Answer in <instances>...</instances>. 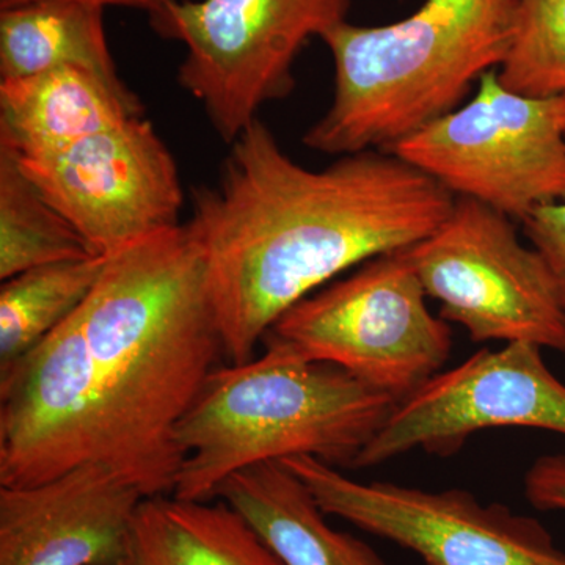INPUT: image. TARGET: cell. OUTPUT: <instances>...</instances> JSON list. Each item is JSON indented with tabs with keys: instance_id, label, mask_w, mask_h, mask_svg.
Segmentation results:
<instances>
[{
	"instance_id": "8992f818",
	"label": "cell",
	"mask_w": 565,
	"mask_h": 565,
	"mask_svg": "<svg viewBox=\"0 0 565 565\" xmlns=\"http://www.w3.org/2000/svg\"><path fill=\"white\" fill-rule=\"evenodd\" d=\"M427 299L404 248L363 263L294 305L269 334L397 404L440 374L451 356V326L430 311Z\"/></svg>"
},
{
	"instance_id": "2e32d148",
	"label": "cell",
	"mask_w": 565,
	"mask_h": 565,
	"mask_svg": "<svg viewBox=\"0 0 565 565\" xmlns=\"http://www.w3.org/2000/svg\"><path fill=\"white\" fill-rule=\"evenodd\" d=\"M62 66H81L122 81L102 7L35 0L0 10V81L24 79Z\"/></svg>"
},
{
	"instance_id": "603a6c76",
	"label": "cell",
	"mask_w": 565,
	"mask_h": 565,
	"mask_svg": "<svg viewBox=\"0 0 565 565\" xmlns=\"http://www.w3.org/2000/svg\"><path fill=\"white\" fill-rule=\"evenodd\" d=\"M117 565H131V564H129V563H125V564H117Z\"/></svg>"
},
{
	"instance_id": "d6986e66",
	"label": "cell",
	"mask_w": 565,
	"mask_h": 565,
	"mask_svg": "<svg viewBox=\"0 0 565 565\" xmlns=\"http://www.w3.org/2000/svg\"><path fill=\"white\" fill-rule=\"evenodd\" d=\"M497 74L519 95L565 96V0L516 2L514 35Z\"/></svg>"
},
{
	"instance_id": "52a82bcc",
	"label": "cell",
	"mask_w": 565,
	"mask_h": 565,
	"mask_svg": "<svg viewBox=\"0 0 565 565\" xmlns=\"http://www.w3.org/2000/svg\"><path fill=\"white\" fill-rule=\"evenodd\" d=\"M388 151L452 195L523 222L544 204L565 202V96L519 95L492 70L462 106Z\"/></svg>"
},
{
	"instance_id": "9c48e42d",
	"label": "cell",
	"mask_w": 565,
	"mask_h": 565,
	"mask_svg": "<svg viewBox=\"0 0 565 565\" xmlns=\"http://www.w3.org/2000/svg\"><path fill=\"white\" fill-rule=\"evenodd\" d=\"M327 515L403 546L424 565H565L548 530L463 489L360 482L311 456L281 460Z\"/></svg>"
},
{
	"instance_id": "5b68a950",
	"label": "cell",
	"mask_w": 565,
	"mask_h": 565,
	"mask_svg": "<svg viewBox=\"0 0 565 565\" xmlns=\"http://www.w3.org/2000/svg\"><path fill=\"white\" fill-rule=\"evenodd\" d=\"M351 0H163L159 36L180 41L178 82L232 143L266 104L296 88L294 63L313 36L348 20Z\"/></svg>"
},
{
	"instance_id": "9a60e30c",
	"label": "cell",
	"mask_w": 565,
	"mask_h": 565,
	"mask_svg": "<svg viewBox=\"0 0 565 565\" xmlns=\"http://www.w3.org/2000/svg\"><path fill=\"white\" fill-rule=\"evenodd\" d=\"M131 565H285L225 501L147 498L134 520Z\"/></svg>"
},
{
	"instance_id": "e0dca14e",
	"label": "cell",
	"mask_w": 565,
	"mask_h": 565,
	"mask_svg": "<svg viewBox=\"0 0 565 565\" xmlns=\"http://www.w3.org/2000/svg\"><path fill=\"white\" fill-rule=\"evenodd\" d=\"M106 256L35 267L0 286V370L28 355L76 313L102 278Z\"/></svg>"
},
{
	"instance_id": "8fae6325",
	"label": "cell",
	"mask_w": 565,
	"mask_h": 565,
	"mask_svg": "<svg viewBox=\"0 0 565 565\" xmlns=\"http://www.w3.org/2000/svg\"><path fill=\"white\" fill-rule=\"evenodd\" d=\"M542 351L509 343L441 371L394 405L353 468L377 467L416 449L452 456L481 430L520 427L565 435V385Z\"/></svg>"
},
{
	"instance_id": "4fadbf2b",
	"label": "cell",
	"mask_w": 565,
	"mask_h": 565,
	"mask_svg": "<svg viewBox=\"0 0 565 565\" xmlns=\"http://www.w3.org/2000/svg\"><path fill=\"white\" fill-rule=\"evenodd\" d=\"M140 117L143 104L125 82L81 66L0 81V145L20 158L61 150Z\"/></svg>"
},
{
	"instance_id": "7a4b0ae2",
	"label": "cell",
	"mask_w": 565,
	"mask_h": 565,
	"mask_svg": "<svg viewBox=\"0 0 565 565\" xmlns=\"http://www.w3.org/2000/svg\"><path fill=\"white\" fill-rule=\"evenodd\" d=\"M456 196L399 156L367 150L311 170L255 120L188 223L230 363L250 362L286 311L352 267L435 232Z\"/></svg>"
},
{
	"instance_id": "ffe728a7",
	"label": "cell",
	"mask_w": 565,
	"mask_h": 565,
	"mask_svg": "<svg viewBox=\"0 0 565 565\" xmlns=\"http://www.w3.org/2000/svg\"><path fill=\"white\" fill-rule=\"evenodd\" d=\"M522 223L531 247L541 253L555 278L565 308V202L544 204Z\"/></svg>"
},
{
	"instance_id": "ac0fdd59",
	"label": "cell",
	"mask_w": 565,
	"mask_h": 565,
	"mask_svg": "<svg viewBox=\"0 0 565 565\" xmlns=\"http://www.w3.org/2000/svg\"><path fill=\"white\" fill-rule=\"evenodd\" d=\"M92 255L73 225L55 210L17 156L0 145V280Z\"/></svg>"
},
{
	"instance_id": "7402d4cb",
	"label": "cell",
	"mask_w": 565,
	"mask_h": 565,
	"mask_svg": "<svg viewBox=\"0 0 565 565\" xmlns=\"http://www.w3.org/2000/svg\"><path fill=\"white\" fill-rule=\"evenodd\" d=\"M29 2H35V0H0V10ZM70 2L87 3V6L102 7L104 10L109 9V7L139 10L151 17V14L161 9L163 0H70Z\"/></svg>"
},
{
	"instance_id": "ba28073f",
	"label": "cell",
	"mask_w": 565,
	"mask_h": 565,
	"mask_svg": "<svg viewBox=\"0 0 565 565\" xmlns=\"http://www.w3.org/2000/svg\"><path fill=\"white\" fill-rule=\"evenodd\" d=\"M407 255L441 318L463 327L475 343H530L565 353V308L555 278L503 212L456 196L448 217Z\"/></svg>"
},
{
	"instance_id": "277c9868",
	"label": "cell",
	"mask_w": 565,
	"mask_h": 565,
	"mask_svg": "<svg viewBox=\"0 0 565 565\" xmlns=\"http://www.w3.org/2000/svg\"><path fill=\"white\" fill-rule=\"evenodd\" d=\"M519 0H426L393 24L340 22L322 36L333 98L303 136L310 150H386L467 102L500 68Z\"/></svg>"
},
{
	"instance_id": "3957f363",
	"label": "cell",
	"mask_w": 565,
	"mask_h": 565,
	"mask_svg": "<svg viewBox=\"0 0 565 565\" xmlns=\"http://www.w3.org/2000/svg\"><path fill=\"white\" fill-rule=\"evenodd\" d=\"M250 362L217 366L178 426L173 497L211 501L253 465L311 456L352 467L396 405L334 364L266 334Z\"/></svg>"
},
{
	"instance_id": "6da1fadb",
	"label": "cell",
	"mask_w": 565,
	"mask_h": 565,
	"mask_svg": "<svg viewBox=\"0 0 565 565\" xmlns=\"http://www.w3.org/2000/svg\"><path fill=\"white\" fill-rule=\"evenodd\" d=\"M222 355L188 222L106 256L79 310L0 370V487L96 463L173 494L178 426Z\"/></svg>"
},
{
	"instance_id": "7c38bea8",
	"label": "cell",
	"mask_w": 565,
	"mask_h": 565,
	"mask_svg": "<svg viewBox=\"0 0 565 565\" xmlns=\"http://www.w3.org/2000/svg\"><path fill=\"white\" fill-rule=\"evenodd\" d=\"M147 498L103 465L25 487H0V565L129 563L134 520Z\"/></svg>"
},
{
	"instance_id": "5bb4252c",
	"label": "cell",
	"mask_w": 565,
	"mask_h": 565,
	"mask_svg": "<svg viewBox=\"0 0 565 565\" xmlns=\"http://www.w3.org/2000/svg\"><path fill=\"white\" fill-rule=\"evenodd\" d=\"M215 498L239 512L285 565H388L355 535L334 530L302 479L281 462L245 468Z\"/></svg>"
},
{
	"instance_id": "30bf717a",
	"label": "cell",
	"mask_w": 565,
	"mask_h": 565,
	"mask_svg": "<svg viewBox=\"0 0 565 565\" xmlns=\"http://www.w3.org/2000/svg\"><path fill=\"white\" fill-rule=\"evenodd\" d=\"M17 159L92 255L110 256L181 225L180 170L145 117L57 151Z\"/></svg>"
},
{
	"instance_id": "44dd1931",
	"label": "cell",
	"mask_w": 565,
	"mask_h": 565,
	"mask_svg": "<svg viewBox=\"0 0 565 565\" xmlns=\"http://www.w3.org/2000/svg\"><path fill=\"white\" fill-rule=\"evenodd\" d=\"M525 494L539 511L565 512V455L539 457L526 471Z\"/></svg>"
}]
</instances>
